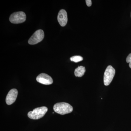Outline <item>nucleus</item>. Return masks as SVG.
Segmentation results:
<instances>
[{"mask_svg":"<svg viewBox=\"0 0 131 131\" xmlns=\"http://www.w3.org/2000/svg\"><path fill=\"white\" fill-rule=\"evenodd\" d=\"M53 109L56 113L61 115H64L72 112L73 107L69 103L61 102L56 103L54 106Z\"/></svg>","mask_w":131,"mask_h":131,"instance_id":"obj_1","label":"nucleus"},{"mask_svg":"<svg viewBox=\"0 0 131 131\" xmlns=\"http://www.w3.org/2000/svg\"><path fill=\"white\" fill-rule=\"evenodd\" d=\"M47 111L48 108L46 107L42 106L36 108L33 111L28 113V116L31 119H39L44 116Z\"/></svg>","mask_w":131,"mask_h":131,"instance_id":"obj_2","label":"nucleus"},{"mask_svg":"<svg viewBox=\"0 0 131 131\" xmlns=\"http://www.w3.org/2000/svg\"><path fill=\"white\" fill-rule=\"evenodd\" d=\"M115 73V70L112 66H107L105 71L103 78V82L105 86H108L110 84L113 79Z\"/></svg>","mask_w":131,"mask_h":131,"instance_id":"obj_3","label":"nucleus"},{"mask_svg":"<svg viewBox=\"0 0 131 131\" xmlns=\"http://www.w3.org/2000/svg\"><path fill=\"white\" fill-rule=\"evenodd\" d=\"M26 18L25 13L23 12H15L11 14L9 20L13 24H19L25 22Z\"/></svg>","mask_w":131,"mask_h":131,"instance_id":"obj_4","label":"nucleus"},{"mask_svg":"<svg viewBox=\"0 0 131 131\" xmlns=\"http://www.w3.org/2000/svg\"><path fill=\"white\" fill-rule=\"evenodd\" d=\"M44 32L42 30L36 31L32 36L29 39L28 43L29 44L34 45L37 44L43 40L44 38Z\"/></svg>","mask_w":131,"mask_h":131,"instance_id":"obj_5","label":"nucleus"},{"mask_svg":"<svg viewBox=\"0 0 131 131\" xmlns=\"http://www.w3.org/2000/svg\"><path fill=\"white\" fill-rule=\"evenodd\" d=\"M37 81L45 85H50L52 84L53 80L49 75L45 73H41L36 78Z\"/></svg>","mask_w":131,"mask_h":131,"instance_id":"obj_6","label":"nucleus"},{"mask_svg":"<svg viewBox=\"0 0 131 131\" xmlns=\"http://www.w3.org/2000/svg\"><path fill=\"white\" fill-rule=\"evenodd\" d=\"M18 94V90L15 89L11 90L6 97V103L8 105H12L16 101Z\"/></svg>","mask_w":131,"mask_h":131,"instance_id":"obj_7","label":"nucleus"},{"mask_svg":"<svg viewBox=\"0 0 131 131\" xmlns=\"http://www.w3.org/2000/svg\"><path fill=\"white\" fill-rule=\"evenodd\" d=\"M57 19L59 24L61 26L66 25L68 21V15L64 9H62L59 12Z\"/></svg>","mask_w":131,"mask_h":131,"instance_id":"obj_8","label":"nucleus"},{"mask_svg":"<svg viewBox=\"0 0 131 131\" xmlns=\"http://www.w3.org/2000/svg\"><path fill=\"white\" fill-rule=\"evenodd\" d=\"M85 71H86V69L84 66H78L75 69L74 71L75 76L77 77H82L84 75Z\"/></svg>","mask_w":131,"mask_h":131,"instance_id":"obj_9","label":"nucleus"},{"mask_svg":"<svg viewBox=\"0 0 131 131\" xmlns=\"http://www.w3.org/2000/svg\"><path fill=\"white\" fill-rule=\"evenodd\" d=\"M71 61L74 62L75 63L79 62L83 60V58L81 56H74L70 58Z\"/></svg>","mask_w":131,"mask_h":131,"instance_id":"obj_10","label":"nucleus"},{"mask_svg":"<svg viewBox=\"0 0 131 131\" xmlns=\"http://www.w3.org/2000/svg\"><path fill=\"white\" fill-rule=\"evenodd\" d=\"M126 61L127 63H129V67L131 69V53L128 55V56L126 58Z\"/></svg>","mask_w":131,"mask_h":131,"instance_id":"obj_11","label":"nucleus"},{"mask_svg":"<svg viewBox=\"0 0 131 131\" xmlns=\"http://www.w3.org/2000/svg\"><path fill=\"white\" fill-rule=\"evenodd\" d=\"M86 2L88 6H91L92 5V1L91 0H86Z\"/></svg>","mask_w":131,"mask_h":131,"instance_id":"obj_12","label":"nucleus"},{"mask_svg":"<svg viewBox=\"0 0 131 131\" xmlns=\"http://www.w3.org/2000/svg\"></svg>","mask_w":131,"mask_h":131,"instance_id":"obj_13","label":"nucleus"}]
</instances>
